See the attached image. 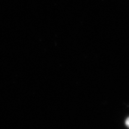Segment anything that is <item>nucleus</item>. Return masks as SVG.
I'll return each mask as SVG.
<instances>
[{"label":"nucleus","instance_id":"obj_1","mask_svg":"<svg viewBox=\"0 0 129 129\" xmlns=\"http://www.w3.org/2000/svg\"><path fill=\"white\" fill-rule=\"evenodd\" d=\"M127 124L129 125V120H128V121H127Z\"/></svg>","mask_w":129,"mask_h":129}]
</instances>
